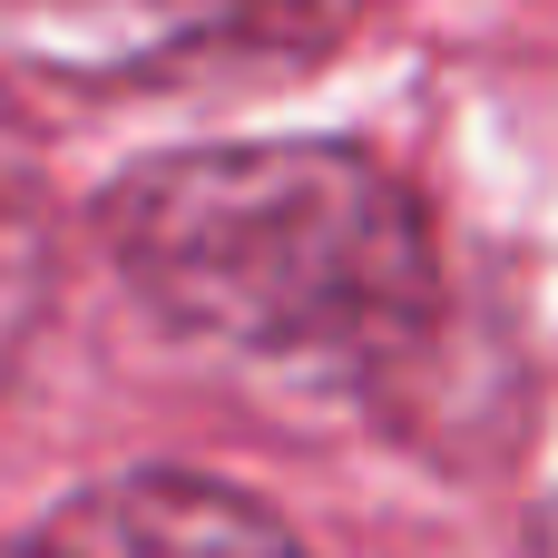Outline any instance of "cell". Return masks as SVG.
<instances>
[{
  "label": "cell",
  "instance_id": "cell-1",
  "mask_svg": "<svg viewBox=\"0 0 558 558\" xmlns=\"http://www.w3.org/2000/svg\"><path fill=\"white\" fill-rule=\"evenodd\" d=\"M108 255L206 353L363 383L441 304V255L392 167L324 137L177 147L108 186Z\"/></svg>",
  "mask_w": 558,
  "mask_h": 558
},
{
  "label": "cell",
  "instance_id": "cell-2",
  "mask_svg": "<svg viewBox=\"0 0 558 558\" xmlns=\"http://www.w3.org/2000/svg\"><path fill=\"white\" fill-rule=\"evenodd\" d=\"M29 29L69 39V59L108 69H196V59H324L363 20V0H10Z\"/></svg>",
  "mask_w": 558,
  "mask_h": 558
},
{
  "label": "cell",
  "instance_id": "cell-3",
  "mask_svg": "<svg viewBox=\"0 0 558 558\" xmlns=\"http://www.w3.org/2000/svg\"><path fill=\"white\" fill-rule=\"evenodd\" d=\"M29 558H304L294 530L226 490V481H196V471H128V481H98L78 490Z\"/></svg>",
  "mask_w": 558,
  "mask_h": 558
},
{
  "label": "cell",
  "instance_id": "cell-4",
  "mask_svg": "<svg viewBox=\"0 0 558 558\" xmlns=\"http://www.w3.org/2000/svg\"><path fill=\"white\" fill-rule=\"evenodd\" d=\"M59 284V206H49V167L29 147V128L0 98V383L20 373L39 314Z\"/></svg>",
  "mask_w": 558,
  "mask_h": 558
},
{
  "label": "cell",
  "instance_id": "cell-5",
  "mask_svg": "<svg viewBox=\"0 0 558 558\" xmlns=\"http://www.w3.org/2000/svg\"><path fill=\"white\" fill-rule=\"evenodd\" d=\"M0 558H29V549H0Z\"/></svg>",
  "mask_w": 558,
  "mask_h": 558
}]
</instances>
